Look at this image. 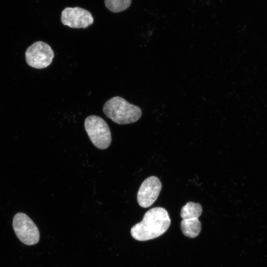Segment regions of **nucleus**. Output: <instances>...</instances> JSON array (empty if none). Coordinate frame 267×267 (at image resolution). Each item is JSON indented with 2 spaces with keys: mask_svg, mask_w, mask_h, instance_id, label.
<instances>
[{
  "mask_svg": "<svg viewBox=\"0 0 267 267\" xmlns=\"http://www.w3.org/2000/svg\"><path fill=\"white\" fill-rule=\"evenodd\" d=\"M171 224L167 211L162 207L152 208L144 214L142 220L131 229L132 236L138 241L157 238L164 233Z\"/></svg>",
  "mask_w": 267,
  "mask_h": 267,
  "instance_id": "f257e3e1",
  "label": "nucleus"
},
{
  "mask_svg": "<svg viewBox=\"0 0 267 267\" xmlns=\"http://www.w3.org/2000/svg\"><path fill=\"white\" fill-rule=\"evenodd\" d=\"M103 112L107 118L120 125L134 123L142 115L138 106L118 96L112 97L104 103Z\"/></svg>",
  "mask_w": 267,
  "mask_h": 267,
  "instance_id": "f03ea898",
  "label": "nucleus"
},
{
  "mask_svg": "<svg viewBox=\"0 0 267 267\" xmlns=\"http://www.w3.org/2000/svg\"><path fill=\"white\" fill-rule=\"evenodd\" d=\"M85 130L92 143L100 149L107 148L111 142V134L106 122L100 117L90 115L85 120Z\"/></svg>",
  "mask_w": 267,
  "mask_h": 267,
  "instance_id": "7ed1b4c3",
  "label": "nucleus"
},
{
  "mask_svg": "<svg viewBox=\"0 0 267 267\" xmlns=\"http://www.w3.org/2000/svg\"><path fill=\"white\" fill-rule=\"evenodd\" d=\"M12 226L14 232L24 244H36L40 239L39 230L33 221L25 214L18 213L13 217Z\"/></svg>",
  "mask_w": 267,
  "mask_h": 267,
  "instance_id": "20e7f679",
  "label": "nucleus"
},
{
  "mask_svg": "<svg viewBox=\"0 0 267 267\" xmlns=\"http://www.w3.org/2000/svg\"><path fill=\"white\" fill-rule=\"evenodd\" d=\"M54 57V52L49 45L42 41H37L29 46L25 52L27 63L36 69L48 66Z\"/></svg>",
  "mask_w": 267,
  "mask_h": 267,
  "instance_id": "39448f33",
  "label": "nucleus"
},
{
  "mask_svg": "<svg viewBox=\"0 0 267 267\" xmlns=\"http://www.w3.org/2000/svg\"><path fill=\"white\" fill-rule=\"evenodd\" d=\"M62 23L72 28H86L93 23V18L88 10L79 7H66L62 11Z\"/></svg>",
  "mask_w": 267,
  "mask_h": 267,
  "instance_id": "423d86ee",
  "label": "nucleus"
},
{
  "mask_svg": "<svg viewBox=\"0 0 267 267\" xmlns=\"http://www.w3.org/2000/svg\"><path fill=\"white\" fill-rule=\"evenodd\" d=\"M162 183L156 176H150L141 183L137 194L138 204L142 208L151 206L157 199L162 189Z\"/></svg>",
  "mask_w": 267,
  "mask_h": 267,
  "instance_id": "0eeeda50",
  "label": "nucleus"
},
{
  "mask_svg": "<svg viewBox=\"0 0 267 267\" xmlns=\"http://www.w3.org/2000/svg\"><path fill=\"white\" fill-rule=\"evenodd\" d=\"M180 228L183 234L190 238L197 237L201 230V223L198 218L182 220Z\"/></svg>",
  "mask_w": 267,
  "mask_h": 267,
  "instance_id": "6e6552de",
  "label": "nucleus"
},
{
  "mask_svg": "<svg viewBox=\"0 0 267 267\" xmlns=\"http://www.w3.org/2000/svg\"><path fill=\"white\" fill-rule=\"evenodd\" d=\"M202 213V207L199 203L188 202L182 207L180 216L183 220L198 218Z\"/></svg>",
  "mask_w": 267,
  "mask_h": 267,
  "instance_id": "1a4fd4ad",
  "label": "nucleus"
},
{
  "mask_svg": "<svg viewBox=\"0 0 267 267\" xmlns=\"http://www.w3.org/2000/svg\"><path fill=\"white\" fill-rule=\"evenodd\" d=\"M106 7L112 12H119L127 9L132 0H104Z\"/></svg>",
  "mask_w": 267,
  "mask_h": 267,
  "instance_id": "9d476101",
  "label": "nucleus"
}]
</instances>
